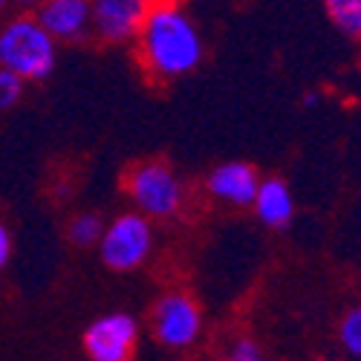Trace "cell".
<instances>
[{
	"instance_id": "1",
	"label": "cell",
	"mask_w": 361,
	"mask_h": 361,
	"mask_svg": "<svg viewBox=\"0 0 361 361\" xmlns=\"http://www.w3.org/2000/svg\"><path fill=\"white\" fill-rule=\"evenodd\" d=\"M139 67L154 84H168L200 70L205 41L183 0H157L133 38Z\"/></svg>"
},
{
	"instance_id": "2",
	"label": "cell",
	"mask_w": 361,
	"mask_h": 361,
	"mask_svg": "<svg viewBox=\"0 0 361 361\" xmlns=\"http://www.w3.org/2000/svg\"><path fill=\"white\" fill-rule=\"evenodd\" d=\"M58 44L35 12L0 18V67L18 73L26 84L47 81L58 64Z\"/></svg>"
},
{
	"instance_id": "3",
	"label": "cell",
	"mask_w": 361,
	"mask_h": 361,
	"mask_svg": "<svg viewBox=\"0 0 361 361\" xmlns=\"http://www.w3.org/2000/svg\"><path fill=\"white\" fill-rule=\"evenodd\" d=\"M125 194L139 214L150 220H173L188 205V185L165 159H145L125 171Z\"/></svg>"
},
{
	"instance_id": "4",
	"label": "cell",
	"mask_w": 361,
	"mask_h": 361,
	"mask_svg": "<svg viewBox=\"0 0 361 361\" xmlns=\"http://www.w3.org/2000/svg\"><path fill=\"white\" fill-rule=\"evenodd\" d=\"M99 257L113 272H136L154 255L157 246V231L154 220L133 212H125L104 223L102 237H99Z\"/></svg>"
},
{
	"instance_id": "5",
	"label": "cell",
	"mask_w": 361,
	"mask_h": 361,
	"mask_svg": "<svg viewBox=\"0 0 361 361\" xmlns=\"http://www.w3.org/2000/svg\"><path fill=\"white\" fill-rule=\"evenodd\" d=\"M205 333L200 304L188 292H165L150 310V336L168 353H191Z\"/></svg>"
},
{
	"instance_id": "6",
	"label": "cell",
	"mask_w": 361,
	"mask_h": 361,
	"mask_svg": "<svg viewBox=\"0 0 361 361\" xmlns=\"http://www.w3.org/2000/svg\"><path fill=\"white\" fill-rule=\"evenodd\" d=\"M81 344L93 361H128L139 347V321L130 312H107L84 329Z\"/></svg>"
},
{
	"instance_id": "7",
	"label": "cell",
	"mask_w": 361,
	"mask_h": 361,
	"mask_svg": "<svg viewBox=\"0 0 361 361\" xmlns=\"http://www.w3.org/2000/svg\"><path fill=\"white\" fill-rule=\"evenodd\" d=\"M157 0H90L93 9V35L107 47L133 44L145 15Z\"/></svg>"
},
{
	"instance_id": "8",
	"label": "cell",
	"mask_w": 361,
	"mask_h": 361,
	"mask_svg": "<svg viewBox=\"0 0 361 361\" xmlns=\"http://www.w3.org/2000/svg\"><path fill=\"white\" fill-rule=\"evenodd\" d=\"M35 18L58 44H81L93 35L90 0H41Z\"/></svg>"
},
{
	"instance_id": "9",
	"label": "cell",
	"mask_w": 361,
	"mask_h": 361,
	"mask_svg": "<svg viewBox=\"0 0 361 361\" xmlns=\"http://www.w3.org/2000/svg\"><path fill=\"white\" fill-rule=\"evenodd\" d=\"M260 185V173L249 162H223L214 171L205 173L202 191L208 200H214L228 208H249Z\"/></svg>"
},
{
	"instance_id": "10",
	"label": "cell",
	"mask_w": 361,
	"mask_h": 361,
	"mask_svg": "<svg viewBox=\"0 0 361 361\" xmlns=\"http://www.w3.org/2000/svg\"><path fill=\"white\" fill-rule=\"evenodd\" d=\"M249 208L266 228H286L295 217V197L283 179L269 176V179H260L257 194Z\"/></svg>"
},
{
	"instance_id": "11",
	"label": "cell",
	"mask_w": 361,
	"mask_h": 361,
	"mask_svg": "<svg viewBox=\"0 0 361 361\" xmlns=\"http://www.w3.org/2000/svg\"><path fill=\"white\" fill-rule=\"evenodd\" d=\"M321 6L341 35L361 41V0H321Z\"/></svg>"
},
{
	"instance_id": "12",
	"label": "cell",
	"mask_w": 361,
	"mask_h": 361,
	"mask_svg": "<svg viewBox=\"0 0 361 361\" xmlns=\"http://www.w3.org/2000/svg\"><path fill=\"white\" fill-rule=\"evenodd\" d=\"M102 228H104V220L93 212H81L70 220L67 226V237H70V243L73 246H81V249H90V246H96L99 243V237H102Z\"/></svg>"
},
{
	"instance_id": "13",
	"label": "cell",
	"mask_w": 361,
	"mask_h": 361,
	"mask_svg": "<svg viewBox=\"0 0 361 361\" xmlns=\"http://www.w3.org/2000/svg\"><path fill=\"white\" fill-rule=\"evenodd\" d=\"M338 344L344 355L361 358V307H350L338 321Z\"/></svg>"
},
{
	"instance_id": "14",
	"label": "cell",
	"mask_w": 361,
	"mask_h": 361,
	"mask_svg": "<svg viewBox=\"0 0 361 361\" xmlns=\"http://www.w3.org/2000/svg\"><path fill=\"white\" fill-rule=\"evenodd\" d=\"M23 93H26V81L18 73L0 67V110L15 107L23 99Z\"/></svg>"
},
{
	"instance_id": "15",
	"label": "cell",
	"mask_w": 361,
	"mask_h": 361,
	"mask_svg": "<svg viewBox=\"0 0 361 361\" xmlns=\"http://www.w3.org/2000/svg\"><path fill=\"white\" fill-rule=\"evenodd\" d=\"M226 355H228L231 361H260V358H263V350H260V344H257L255 338L237 336V338L228 341Z\"/></svg>"
},
{
	"instance_id": "16",
	"label": "cell",
	"mask_w": 361,
	"mask_h": 361,
	"mask_svg": "<svg viewBox=\"0 0 361 361\" xmlns=\"http://www.w3.org/2000/svg\"><path fill=\"white\" fill-rule=\"evenodd\" d=\"M9 260H12V231L0 220V272L9 266Z\"/></svg>"
},
{
	"instance_id": "17",
	"label": "cell",
	"mask_w": 361,
	"mask_h": 361,
	"mask_svg": "<svg viewBox=\"0 0 361 361\" xmlns=\"http://www.w3.org/2000/svg\"><path fill=\"white\" fill-rule=\"evenodd\" d=\"M9 6L18 12H35L41 6V0H9Z\"/></svg>"
},
{
	"instance_id": "18",
	"label": "cell",
	"mask_w": 361,
	"mask_h": 361,
	"mask_svg": "<svg viewBox=\"0 0 361 361\" xmlns=\"http://www.w3.org/2000/svg\"><path fill=\"white\" fill-rule=\"evenodd\" d=\"M6 9H9V0H0V18L6 15Z\"/></svg>"
}]
</instances>
